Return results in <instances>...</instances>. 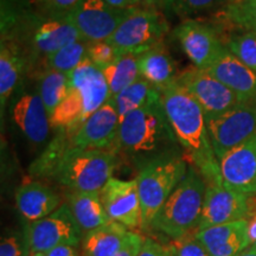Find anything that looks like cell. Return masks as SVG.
Masks as SVG:
<instances>
[{
	"label": "cell",
	"mask_w": 256,
	"mask_h": 256,
	"mask_svg": "<svg viewBox=\"0 0 256 256\" xmlns=\"http://www.w3.org/2000/svg\"><path fill=\"white\" fill-rule=\"evenodd\" d=\"M46 256H80L78 247L72 244L57 246L51 250L46 252Z\"/></svg>",
	"instance_id": "cell-40"
},
{
	"label": "cell",
	"mask_w": 256,
	"mask_h": 256,
	"mask_svg": "<svg viewBox=\"0 0 256 256\" xmlns=\"http://www.w3.org/2000/svg\"><path fill=\"white\" fill-rule=\"evenodd\" d=\"M66 197V204L83 232H92L110 222L102 204L100 191H69Z\"/></svg>",
	"instance_id": "cell-23"
},
{
	"label": "cell",
	"mask_w": 256,
	"mask_h": 256,
	"mask_svg": "<svg viewBox=\"0 0 256 256\" xmlns=\"http://www.w3.org/2000/svg\"><path fill=\"white\" fill-rule=\"evenodd\" d=\"M255 244H256V243H255Z\"/></svg>",
	"instance_id": "cell-48"
},
{
	"label": "cell",
	"mask_w": 256,
	"mask_h": 256,
	"mask_svg": "<svg viewBox=\"0 0 256 256\" xmlns=\"http://www.w3.org/2000/svg\"><path fill=\"white\" fill-rule=\"evenodd\" d=\"M134 8H114L104 0H82L60 19L74 25L87 42H100L110 38Z\"/></svg>",
	"instance_id": "cell-10"
},
{
	"label": "cell",
	"mask_w": 256,
	"mask_h": 256,
	"mask_svg": "<svg viewBox=\"0 0 256 256\" xmlns=\"http://www.w3.org/2000/svg\"><path fill=\"white\" fill-rule=\"evenodd\" d=\"M26 232L31 254L48 252L62 244L78 247L83 240V230L80 228L66 203L49 216L30 223Z\"/></svg>",
	"instance_id": "cell-11"
},
{
	"label": "cell",
	"mask_w": 256,
	"mask_h": 256,
	"mask_svg": "<svg viewBox=\"0 0 256 256\" xmlns=\"http://www.w3.org/2000/svg\"><path fill=\"white\" fill-rule=\"evenodd\" d=\"M31 256H46V252H36V254H31Z\"/></svg>",
	"instance_id": "cell-44"
},
{
	"label": "cell",
	"mask_w": 256,
	"mask_h": 256,
	"mask_svg": "<svg viewBox=\"0 0 256 256\" xmlns=\"http://www.w3.org/2000/svg\"><path fill=\"white\" fill-rule=\"evenodd\" d=\"M110 98L104 72L89 58L68 74V92L50 116L52 130L64 128L74 136Z\"/></svg>",
	"instance_id": "cell-3"
},
{
	"label": "cell",
	"mask_w": 256,
	"mask_h": 256,
	"mask_svg": "<svg viewBox=\"0 0 256 256\" xmlns=\"http://www.w3.org/2000/svg\"><path fill=\"white\" fill-rule=\"evenodd\" d=\"M223 184L249 197H256V134L220 159Z\"/></svg>",
	"instance_id": "cell-15"
},
{
	"label": "cell",
	"mask_w": 256,
	"mask_h": 256,
	"mask_svg": "<svg viewBox=\"0 0 256 256\" xmlns=\"http://www.w3.org/2000/svg\"><path fill=\"white\" fill-rule=\"evenodd\" d=\"M28 24L32 28L31 46L34 54L44 58L62 48L78 40H86L74 25L60 18H50L28 12Z\"/></svg>",
	"instance_id": "cell-17"
},
{
	"label": "cell",
	"mask_w": 256,
	"mask_h": 256,
	"mask_svg": "<svg viewBox=\"0 0 256 256\" xmlns=\"http://www.w3.org/2000/svg\"><path fill=\"white\" fill-rule=\"evenodd\" d=\"M31 255L28 232L23 236L16 232L2 238L0 242V256H28Z\"/></svg>",
	"instance_id": "cell-37"
},
{
	"label": "cell",
	"mask_w": 256,
	"mask_h": 256,
	"mask_svg": "<svg viewBox=\"0 0 256 256\" xmlns=\"http://www.w3.org/2000/svg\"><path fill=\"white\" fill-rule=\"evenodd\" d=\"M144 240L145 238H142L139 232L130 230L122 249L114 256H138L142 250Z\"/></svg>",
	"instance_id": "cell-38"
},
{
	"label": "cell",
	"mask_w": 256,
	"mask_h": 256,
	"mask_svg": "<svg viewBox=\"0 0 256 256\" xmlns=\"http://www.w3.org/2000/svg\"><path fill=\"white\" fill-rule=\"evenodd\" d=\"M162 102L176 139L206 184L223 183L220 162L211 146L208 121L200 106L185 89L174 82L160 90Z\"/></svg>",
	"instance_id": "cell-1"
},
{
	"label": "cell",
	"mask_w": 256,
	"mask_h": 256,
	"mask_svg": "<svg viewBox=\"0 0 256 256\" xmlns=\"http://www.w3.org/2000/svg\"><path fill=\"white\" fill-rule=\"evenodd\" d=\"M249 30L252 31V32H255V34H256V25H252V26L249 28Z\"/></svg>",
	"instance_id": "cell-45"
},
{
	"label": "cell",
	"mask_w": 256,
	"mask_h": 256,
	"mask_svg": "<svg viewBox=\"0 0 256 256\" xmlns=\"http://www.w3.org/2000/svg\"><path fill=\"white\" fill-rule=\"evenodd\" d=\"M174 37L192 66L206 70L226 49L212 25L197 19H185L174 30Z\"/></svg>",
	"instance_id": "cell-12"
},
{
	"label": "cell",
	"mask_w": 256,
	"mask_h": 256,
	"mask_svg": "<svg viewBox=\"0 0 256 256\" xmlns=\"http://www.w3.org/2000/svg\"><path fill=\"white\" fill-rule=\"evenodd\" d=\"M116 168V154L110 150L72 147L55 176L70 191H101Z\"/></svg>",
	"instance_id": "cell-6"
},
{
	"label": "cell",
	"mask_w": 256,
	"mask_h": 256,
	"mask_svg": "<svg viewBox=\"0 0 256 256\" xmlns=\"http://www.w3.org/2000/svg\"><path fill=\"white\" fill-rule=\"evenodd\" d=\"M206 72L236 92L242 101L256 100V72L230 54L228 49L223 51Z\"/></svg>",
	"instance_id": "cell-20"
},
{
	"label": "cell",
	"mask_w": 256,
	"mask_h": 256,
	"mask_svg": "<svg viewBox=\"0 0 256 256\" xmlns=\"http://www.w3.org/2000/svg\"><path fill=\"white\" fill-rule=\"evenodd\" d=\"M160 92L156 89L151 83H148L145 78L140 76L136 82L128 86L120 94L110 98L116 107L118 114L120 116V121L126 115L132 112L145 107L146 104L158 100L160 98Z\"/></svg>",
	"instance_id": "cell-27"
},
{
	"label": "cell",
	"mask_w": 256,
	"mask_h": 256,
	"mask_svg": "<svg viewBox=\"0 0 256 256\" xmlns=\"http://www.w3.org/2000/svg\"><path fill=\"white\" fill-rule=\"evenodd\" d=\"M208 130L220 162L224 154L256 134V100L243 101L220 116L208 121Z\"/></svg>",
	"instance_id": "cell-9"
},
{
	"label": "cell",
	"mask_w": 256,
	"mask_h": 256,
	"mask_svg": "<svg viewBox=\"0 0 256 256\" xmlns=\"http://www.w3.org/2000/svg\"><path fill=\"white\" fill-rule=\"evenodd\" d=\"M24 69V56L22 50L11 40H2L0 46V108L2 115L5 104L14 94L20 81Z\"/></svg>",
	"instance_id": "cell-25"
},
{
	"label": "cell",
	"mask_w": 256,
	"mask_h": 256,
	"mask_svg": "<svg viewBox=\"0 0 256 256\" xmlns=\"http://www.w3.org/2000/svg\"><path fill=\"white\" fill-rule=\"evenodd\" d=\"M121 55L116 48L107 40L88 42L87 57L98 69H104Z\"/></svg>",
	"instance_id": "cell-34"
},
{
	"label": "cell",
	"mask_w": 256,
	"mask_h": 256,
	"mask_svg": "<svg viewBox=\"0 0 256 256\" xmlns=\"http://www.w3.org/2000/svg\"><path fill=\"white\" fill-rule=\"evenodd\" d=\"M14 198L18 212L30 223L49 216L60 206L58 194L40 182L20 185Z\"/></svg>",
	"instance_id": "cell-21"
},
{
	"label": "cell",
	"mask_w": 256,
	"mask_h": 256,
	"mask_svg": "<svg viewBox=\"0 0 256 256\" xmlns=\"http://www.w3.org/2000/svg\"><path fill=\"white\" fill-rule=\"evenodd\" d=\"M100 197L110 220L122 224L128 230L142 228V200L136 179L112 177L101 188Z\"/></svg>",
	"instance_id": "cell-14"
},
{
	"label": "cell",
	"mask_w": 256,
	"mask_h": 256,
	"mask_svg": "<svg viewBox=\"0 0 256 256\" xmlns=\"http://www.w3.org/2000/svg\"><path fill=\"white\" fill-rule=\"evenodd\" d=\"M176 82L197 101L206 114V121L216 119L243 102L236 92L206 70L194 66L179 72Z\"/></svg>",
	"instance_id": "cell-8"
},
{
	"label": "cell",
	"mask_w": 256,
	"mask_h": 256,
	"mask_svg": "<svg viewBox=\"0 0 256 256\" xmlns=\"http://www.w3.org/2000/svg\"><path fill=\"white\" fill-rule=\"evenodd\" d=\"M139 70L140 76L159 92L176 82L179 74L164 43L158 44L139 56Z\"/></svg>",
	"instance_id": "cell-22"
},
{
	"label": "cell",
	"mask_w": 256,
	"mask_h": 256,
	"mask_svg": "<svg viewBox=\"0 0 256 256\" xmlns=\"http://www.w3.org/2000/svg\"><path fill=\"white\" fill-rule=\"evenodd\" d=\"M162 0H140V4L147 6V8H154V6H160Z\"/></svg>",
	"instance_id": "cell-43"
},
{
	"label": "cell",
	"mask_w": 256,
	"mask_h": 256,
	"mask_svg": "<svg viewBox=\"0 0 256 256\" xmlns=\"http://www.w3.org/2000/svg\"><path fill=\"white\" fill-rule=\"evenodd\" d=\"M110 90V98L120 94L124 89L140 78L139 56L134 54H121L113 63L101 70Z\"/></svg>",
	"instance_id": "cell-28"
},
{
	"label": "cell",
	"mask_w": 256,
	"mask_h": 256,
	"mask_svg": "<svg viewBox=\"0 0 256 256\" xmlns=\"http://www.w3.org/2000/svg\"><path fill=\"white\" fill-rule=\"evenodd\" d=\"M235 256H256V244H250L248 248Z\"/></svg>",
	"instance_id": "cell-42"
},
{
	"label": "cell",
	"mask_w": 256,
	"mask_h": 256,
	"mask_svg": "<svg viewBox=\"0 0 256 256\" xmlns=\"http://www.w3.org/2000/svg\"><path fill=\"white\" fill-rule=\"evenodd\" d=\"M87 48V40H78L69 44L44 58L46 68L69 74L78 68L86 58H88Z\"/></svg>",
	"instance_id": "cell-30"
},
{
	"label": "cell",
	"mask_w": 256,
	"mask_h": 256,
	"mask_svg": "<svg viewBox=\"0 0 256 256\" xmlns=\"http://www.w3.org/2000/svg\"><path fill=\"white\" fill-rule=\"evenodd\" d=\"M177 144L162 96L120 121L116 148L136 159L139 168L156 156L176 151Z\"/></svg>",
	"instance_id": "cell-2"
},
{
	"label": "cell",
	"mask_w": 256,
	"mask_h": 256,
	"mask_svg": "<svg viewBox=\"0 0 256 256\" xmlns=\"http://www.w3.org/2000/svg\"><path fill=\"white\" fill-rule=\"evenodd\" d=\"M68 92V74L46 69L38 78V94L46 106L49 116L60 104Z\"/></svg>",
	"instance_id": "cell-29"
},
{
	"label": "cell",
	"mask_w": 256,
	"mask_h": 256,
	"mask_svg": "<svg viewBox=\"0 0 256 256\" xmlns=\"http://www.w3.org/2000/svg\"><path fill=\"white\" fill-rule=\"evenodd\" d=\"M81 2L82 0H31L38 14L50 18H63Z\"/></svg>",
	"instance_id": "cell-36"
},
{
	"label": "cell",
	"mask_w": 256,
	"mask_h": 256,
	"mask_svg": "<svg viewBox=\"0 0 256 256\" xmlns=\"http://www.w3.org/2000/svg\"><path fill=\"white\" fill-rule=\"evenodd\" d=\"M250 197L226 188L223 183L206 184L198 230L247 220Z\"/></svg>",
	"instance_id": "cell-13"
},
{
	"label": "cell",
	"mask_w": 256,
	"mask_h": 256,
	"mask_svg": "<svg viewBox=\"0 0 256 256\" xmlns=\"http://www.w3.org/2000/svg\"><path fill=\"white\" fill-rule=\"evenodd\" d=\"M238 2V0H232V2Z\"/></svg>",
	"instance_id": "cell-47"
},
{
	"label": "cell",
	"mask_w": 256,
	"mask_h": 256,
	"mask_svg": "<svg viewBox=\"0 0 256 256\" xmlns=\"http://www.w3.org/2000/svg\"><path fill=\"white\" fill-rule=\"evenodd\" d=\"M55 130V136L30 166V174L34 177L55 178L66 152L72 147V136L68 130L64 128Z\"/></svg>",
	"instance_id": "cell-26"
},
{
	"label": "cell",
	"mask_w": 256,
	"mask_h": 256,
	"mask_svg": "<svg viewBox=\"0 0 256 256\" xmlns=\"http://www.w3.org/2000/svg\"><path fill=\"white\" fill-rule=\"evenodd\" d=\"M104 2L118 8H134L140 4V0H104Z\"/></svg>",
	"instance_id": "cell-41"
},
{
	"label": "cell",
	"mask_w": 256,
	"mask_h": 256,
	"mask_svg": "<svg viewBox=\"0 0 256 256\" xmlns=\"http://www.w3.org/2000/svg\"><path fill=\"white\" fill-rule=\"evenodd\" d=\"M165 247L172 256H210L206 247L196 238V234L178 240H171Z\"/></svg>",
	"instance_id": "cell-35"
},
{
	"label": "cell",
	"mask_w": 256,
	"mask_h": 256,
	"mask_svg": "<svg viewBox=\"0 0 256 256\" xmlns=\"http://www.w3.org/2000/svg\"><path fill=\"white\" fill-rule=\"evenodd\" d=\"M196 238L210 256H235L250 246L247 220L198 230Z\"/></svg>",
	"instance_id": "cell-19"
},
{
	"label": "cell",
	"mask_w": 256,
	"mask_h": 256,
	"mask_svg": "<svg viewBox=\"0 0 256 256\" xmlns=\"http://www.w3.org/2000/svg\"><path fill=\"white\" fill-rule=\"evenodd\" d=\"M186 160L176 151L156 156L139 168L136 177L142 200V229L148 232L168 198L186 174Z\"/></svg>",
	"instance_id": "cell-5"
},
{
	"label": "cell",
	"mask_w": 256,
	"mask_h": 256,
	"mask_svg": "<svg viewBox=\"0 0 256 256\" xmlns=\"http://www.w3.org/2000/svg\"><path fill=\"white\" fill-rule=\"evenodd\" d=\"M226 16L234 24L249 30L256 25V0H238L230 2L226 8Z\"/></svg>",
	"instance_id": "cell-33"
},
{
	"label": "cell",
	"mask_w": 256,
	"mask_h": 256,
	"mask_svg": "<svg viewBox=\"0 0 256 256\" xmlns=\"http://www.w3.org/2000/svg\"><path fill=\"white\" fill-rule=\"evenodd\" d=\"M228 0H162L159 8L168 14L186 18L212 11L226 4Z\"/></svg>",
	"instance_id": "cell-32"
},
{
	"label": "cell",
	"mask_w": 256,
	"mask_h": 256,
	"mask_svg": "<svg viewBox=\"0 0 256 256\" xmlns=\"http://www.w3.org/2000/svg\"><path fill=\"white\" fill-rule=\"evenodd\" d=\"M230 54L256 72V34L250 30L232 34L224 44Z\"/></svg>",
	"instance_id": "cell-31"
},
{
	"label": "cell",
	"mask_w": 256,
	"mask_h": 256,
	"mask_svg": "<svg viewBox=\"0 0 256 256\" xmlns=\"http://www.w3.org/2000/svg\"><path fill=\"white\" fill-rule=\"evenodd\" d=\"M119 124L120 116L113 100L110 98L74 134L72 145L78 148L115 151Z\"/></svg>",
	"instance_id": "cell-16"
},
{
	"label": "cell",
	"mask_w": 256,
	"mask_h": 256,
	"mask_svg": "<svg viewBox=\"0 0 256 256\" xmlns=\"http://www.w3.org/2000/svg\"><path fill=\"white\" fill-rule=\"evenodd\" d=\"M12 119L28 142L40 145L50 133V116L38 92L22 94L12 107Z\"/></svg>",
	"instance_id": "cell-18"
},
{
	"label": "cell",
	"mask_w": 256,
	"mask_h": 256,
	"mask_svg": "<svg viewBox=\"0 0 256 256\" xmlns=\"http://www.w3.org/2000/svg\"><path fill=\"white\" fill-rule=\"evenodd\" d=\"M128 232L126 226L114 220L86 232L82 240L83 255L114 256L122 249Z\"/></svg>",
	"instance_id": "cell-24"
},
{
	"label": "cell",
	"mask_w": 256,
	"mask_h": 256,
	"mask_svg": "<svg viewBox=\"0 0 256 256\" xmlns=\"http://www.w3.org/2000/svg\"><path fill=\"white\" fill-rule=\"evenodd\" d=\"M206 184L194 166H188L186 174L156 214L151 229L178 240L198 232Z\"/></svg>",
	"instance_id": "cell-4"
},
{
	"label": "cell",
	"mask_w": 256,
	"mask_h": 256,
	"mask_svg": "<svg viewBox=\"0 0 256 256\" xmlns=\"http://www.w3.org/2000/svg\"><path fill=\"white\" fill-rule=\"evenodd\" d=\"M138 256H166L165 246L160 244L152 238H145L142 250Z\"/></svg>",
	"instance_id": "cell-39"
},
{
	"label": "cell",
	"mask_w": 256,
	"mask_h": 256,
	"mask_svg": "<svg viewBox=\"0 0 256 256\" xmlns=\"http://www.w3.org/2000/svg\"><path fill=\"white\" fill-rule=\"evenodd\" d=\"M165 249H166V256H172V254H171V252H170L168 250V248H166V247H165Z\"/></svg>",
	"instance_id": "cell-46"
},
{
	"label": "cell",
	"mask_w": 256,
	"mask_h": 256,
	"mask_svg": "<svg viewBox=\"0 0 256 256\" xmlns=\"http://www.w3.org/2000/svg\"><path fill=\"white\" fill-rule=\"evenodd\" d=\"M168 32L165 16L156 8H134L107 42L121 54L142 55L160 43Z\"/></svg>",
	"instance_id": "cell-7"
}]
</instances>
